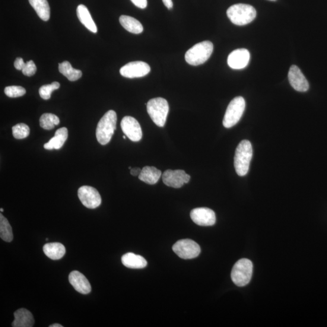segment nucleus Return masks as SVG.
<instances>
[{"mask_svg":"<svg viewBox=\"0 0 327 327\" xmlns=\"http://www.w3.org/2000/svg\"><path fill=\"white\" fill-rule=\"evenodd\" d=\"M117 116L115 111H108L100 120L96 130V137L101 145L110 141L116 129Z\"/></svg>","mask_w":327,"mask_h":327,"instance_id":"1","label":"nucleus"},{"mask_svg":"<svg viewBox=\"0 0 327 327\" xmlns=\"http://www.w3.org/2000/svg\"><path fill=\"white\" fill-rule=\"evenodd\" d=\"M253 156L252 145L248 140L240 142L236 149L234 166L238 175L243 176L248 173Z\"/></svg>","mask_w":327,"mask_h":327,"instance_id":"2","label":"nucleus"},{"mask_svg":"<svg viewBox=\"0 0 327 327\" xmlns=\"http://www.w3.org/2000/svg\"><path fill=\"white\" fill-rule=\"evenodd\" d=\"M227 15L234 24L244 26L255 20L256 11L252 6L240 3L230 6L228 9Z\"/></svg>","mask_w":327,"mask_h":327,"instance_id":"3","label":"nucleus"},{"mask_svg":"<svg viewBox=\"0 0 327 327\" xmlns=\"http://www.w3.org/2000/svg\"><path fill=\"white\" fill-rule=\"evenodd\" d=\"M213 50L214 44L211 41H202L187 50L185 55L186 61L190 65L194 66L204 64L211 57Z\"/></svg>","mask_w":327,"mask_h":327,"instance_id":"4","label":"nucleus"},{"mask_svg":"<svg viewBox=\"0 0 327 327\" xmlns=\"http://www.w3.org/2000/svg\"><path fill=\"white\" fill-rule=\"evenodd\" d=\"M147 110L154 123L160 128H163L166 124L169 106L167 101L163 98H155L148 101Z\"/></svg>","mask_w":327,"mask_h":327,"instance_id":"5","label":"nucleus"},{"mask_svg":"<svg viewBox=\"0 0 327 327\" xmlns=\"http://www.w3.org/2000/svg\"><path fill=\"white\" fill-rule=\"evenodd\" d=\"M253 274V263L250 260L243 258L234 265L231 273V280L238 287L248 284Z\"/></svg>","mask_w":327,"mask_h":327,"instance_id":"6","label":"nucleus"},{"mask_svg":"<svg viewBox=\"0 0 327 327\" xmlns=\"http://www.w3.org/2000/svg\"><path fill=\"white\" fill-rule=\"evenodd\" d=\"M246 108V101L242 97L234 98L227 107L223 120L225 128H231L239 122Z\"/></svg>","mask_w":327,"mask_h":327,"instance_id":"7","label":"nucleus"},{"mask_svg":"<svg viewBox=\"0 0 327 327\" xmlns=\"http://www.w3.org/2000/svg\"><path fill=\"white\" fill-rule=\"evenodd\" d=\"M172 249L180 258L191 259L198 257L201 253L200 246L194 241L189 239L182 240L174 244Z\"/></svg>","mask_w":327,"mask_h":327,"instance_id":"8","label":"nucleus"},{"mask_svg":"<svg viewBox=\"0 0 327 327\" xmlns=\"http://www.w3.org/2000/svg\"><path fill=\"white\" fill-rule=\"evenodd\" d=\"M78 195L82 204L88 209H96L101 204L100 193L94 187L87 186L81 187L78 189Z\"/></svg>","mask_w":327,"mask_h":327,"instance_id":"9","label":"nucleus"},{"mask_svg":"<svg viewBox=\"0 0 327 327\" xmlns=\"http://www.w3.org/2000/svg\"><path fill=\"white\" fill-rule=\"evenodd\" d=\"M151 72V67L143 62H133L128 63L121 68L120 74L128 78L145 77Z\"/></svg>","mask_w":327,"mask_h":327,"instance_id":"10","label":"nucleus"},{"mask_svg":"<svg viewBox=\"0 0 327 327\" xmlns=\"http://www.w3.org/2000/svg\"><path fill=\"white\" fill-rule=\"evenodd\" d=\"M163 182L166 186L179 189L189 182L190 176L183 170H167L163 174Z\"/></svg>","mask_w":327,"mask_h":327,"instance_id":"11","label":"nucleus"},{"mask_svg":"<svg viewBox=\"0 0 327 327\" xmlns=\"http://www.w3.org/2000/svg\"><path fill=\"white\" fill-rule=\"evenodd\" d=\"M121 127L123 133L131 141L138 142L141 140L142 137L141 128L135 118L129 116L124 117L121 122Z\"/></svg>","mask_w":327,"mask_h":327,"instance_id":"12","label":"nucleus"},{"mask_svg":"<svg viewBox=\"0 0 327 327\" xmlns=\"http://www.w3.org/2000/svg\"><path fill=\"white\" fill-rule=\"evenodd\" d=\"M190 217L200 226H212L216 223V215L212 209L206 207L196 208L190 213Z\"/></svg>","mask_w":327,"mask_h":327,"instance_id":"13","label":"nucleus"},{"mask_svg":"<svg viewBox=\"0 0 327 327\" xmlns=\"http://www.w3.org/2000/svg\"><path fill=\"white\" fill-rule=\"evenodd\" d=\"M288 77L289 82L294 90L301 92L309 90V82L297 66L293 65L291 67Z\"/></svg>","mask_w":327,"mask_h":327,"instance_id":"14","label":"nucleus"},{"mask_svg":"<svg viewBox=\"0 0 327 327\" xmlns=\"http://www.w3.org/2000/svg\"><path fill=\"white\" fill-rule=\"evenodd\" d=\"M250 58V54L248 50L239 49L233 50L227 59V63L231 68L233 69H242L248 65Z\"/></svg>","mask_w":327,"mask_h":327,"instance_id":"15","label":"nucleus"},{"mask_svg":"<svg viewBox=\"0 0 327 327\" xmlns=\"http://www.w3.org/2000/svg\"><path fill=\"white\" fill-rule=\"evenodd\" d=\"M70 283L76 291L82 294L91 293V285L85 276L78 271H73L69 276Z\"/></svg>","mask_w":327,"mask_h":327,"instance_id":"16","label":"nucleus"},{"mask_svg":"<svg viewBox=\"0 0 327 327\" xmlns=\"http://www.w3.org/2000/svg\"><path fill=\"white\" fill-rule=\"evenodd\" d=\"M34 323L33 314L27 309H20L14 313V320L12 325L14 327H33Z\"/></svg>","mask_w":327,"mask_h":327,"instance_id":"17","label":"nucleus"},{"mask_svg":"<svg viewBox=\"0 0 327 327\" xmlns=\"http://www.w3.org/2000/svg\"><path fill=\"white\" fill-rule=\"evenodd\" d=\"M68 137V129L66 128L59 129L56 131L55 136L44 145V147L47 150H53V149L58 150L65 144Z\"/></svg>","mask_w":327,"mask_h":327,"instance_id":"18","label":"nucleus"},{"mask_svg":"<svg viewBox=\"0 0 327 327\" xmlns=\"http://www.w3.org/2000/svg\"><path fill=\"white\" fill-rule=\"evenodd\" d=\"M77 14L79 20L84 26L93 33H97V27L96 24L92 18L90 12L88 11L86 6L80 5L78 6Z\"/></svg>","mask_w":327,"mask_h":327,"instance_id":"19","label":"nucleus"},{"mask_svg":"<svg viewBox=\"0 0 327 327\" xmlns=\"http://www.w3.org/2000/svg\"><path fill=\"white\" fill-rule=\"evenodd\" d=\"M122 261L124 265L130 269H143L147 265V262L143 257L133 253H128L123 255Z\"/></svg>","mask_w":327,"mask_h":327,"instance_id":"20","label":"nucleus"},{"mask_svg":"<svg viewBox=\"0 0 327 327\" xmlns=\"http://www.w3.org/2000/svg\"><path fill=\"white\" fill-rule=\"evenodd\" d=\"M43 252L49 258L58 260L65 256L66 248L61 243H47L43 246Z\"/></svg>","mask_w":327,"mask_h":327,"instance_id":"21","label":"nucleus"},{"mask_svg":"<svg viewBox=\"0 0 327 327\" xmlns=\"http://www.w3.org/2000/svg\"><path fill=\"white\" fill-rule=\"evenodd\" d=\"M162 175L161 171L155 167L145 166L138 176L139 179L146 184L154 185L157 184Z\"/></svg>","mask_w":327,"mask_h":327,"instance_id":"22","label":"nucleus"},{"mask_svg":"<svg viewBox=\"0 0 327 327\" xmlns=\"http://www.w3.org/2000/svg\"><path fill=\"white\" fill-rule=\"evenodd\" d=\"M120 24L129 33L139 34L144 30L142 24L136 19L130 16L122 15L120 17Z\"/></svg>","mask_w":327,"mask_h":327,"instance_id":"23","label":"nucleus"},{"mask_svg":"<svg viewBox=\"0 0 327 327\" xmlns=\"http://www.w3.org/2000/svg\"><path fill=\"white\" fill-rule=\"evenodd\" d=\"M28 2L41 20L44 21L49 20L50 9L47 0H28Z\"/></svg>","mask_w":327,"mask_h":327,"instance_id":"24","label":"nucleus"},{"mask_svg":"<svg viewBox=\"0 0 327 327\" xmlns=\"http://www.w3.org/2000/svg\"><path fill=\"white\" fill-rule=\"evenodd\" d=\"M59 71L71 81H77L82 77L80 70L73 68L71 63L68 61L60 63Z\"/></svg>","mask_w":327,"mask_h":327,"instance_id":"25","label":"nucleus"},{"mask_svg":"<svg viewBox=\"0 0 327 327\" xmlns=\"http://www.w3.org/2000/svg\"><path fill=\"white\" fill-rule=\"evenodd\" d=\"M0 237L8 243L11 242L14 238L11 225L2 214H0Z\"/></svg>","mask_w":327,"mask_h":327,"instance_id":"26","label":"nucleus"},{"mask_svg":"<svg viewBox=\"0 0 327 327\" xmlns=\"http://www.w3.org/2000/svg\"><path fill=\"white\" fill-rule=\"evenodd\" d=\"M40 126L45 130H51L60 124L58 116L52 113H44L40 119Z\"/></svg>","mask_w":327,"mask_h":327,"instance_id":"27","label":"nucleus"},{"mask_svg":"<svg viewBox=\"0 0 327 327\" xmlns=\"http://www.w3.org/2000/svg\"><path fill=\"white\" fill-rule=\"evenodd\" d=\"M30 129L24 123L18 124L12 128V134L16 139H21L27 137L29 135Z\"/></svg>","mask_w":327,"mask_h":327,"instance_id":"28","label":"nucleus"},{"mask_svg":"<svg viewBox=\"0 0 327 327\" xmlns=\"http://www.w3.org/2000/svg\"><path fill=\"white\" fill-rule=\"evenodd\" d=\"M60 84L58 82H53L52 84L44 85L39 90L40 97L43 100H47L51 97V95L54 91L58 90Z\"/></svg>","mask_w":327,"mask_h":327,"instance_id":"29","label":"nucleus"},{"mask_svg":"<svg viewBox=\"0 0 327 327\" xmlns=\"http://www.w3.org/2000/svg\"><path fill=\"white\" fill-rule=\"evenodd\" d=\"M5 93L9 97L17 98L23 96L26 94V91L23 87L12 85V86H8L5 88Z\"/></svg>","mask_w":327,"mask_h":327,"instance_id":"30","label":"nucleus"},{"mask_svg":"<svg viewBox=\"0 0 327 327\" xmlns=\"http://www.w3.org/2000/svg\"><path fill=\"white\" fill-rule=\"evenodd\" d=\"M37 66L33 60L26 63L24 68L22 70V72L24 75L31 77L36 74L37 72Z\"/></svg>","mask_w":327,"mask_h":327,"instance_id":"31","label":"nucleus"},{"mask_svg":"<svg viewBox=\"0 0 327 327\" xmlns=\"http://www.w3.org/2000/svg\"><path fill=\"white\" fill-rule=\"evenodd\" d=\"M133 4L140 9H145L147 6V0H131Z\"/></svg>","mask_w":327,"mask_h":327,"instance_id":"32","label":"nucleus"},{"mask_svg":"<svg viewBox=\"0 0 327 327\" xmlns=\"http://www.w3.org/2000/svg\"><path fill=\"white\" fill-rule=\"evenodd\" d=\"M25 65H26V63H24L23 59L22 58H17L14 62L15 68L18 71H22Z\"/></svg>","mask_w":327,"mask_h":327,"instance_id":"33","label":"nucleus"},{"mask_svg":"<svg viewBox=\"0 0 327 327\" xmlns=\"http://www.w3.org/2000/svg\"><path fill=\"white\" fill-rule=\"evenodd\" d=\"M141 170L142 169L140 168H133V169H131V173L133 176H137L141 173Z\"/></svg>","mask_w":327,"mask_h":327,"instance_id":"34","label":"nucleus"},{"mask_svg":"<svg viewBox=\"0 0 327 327\" xmlns=\"http://www.w3.org/2000/svg\"><path fill=\"white\" fill-rule=\"evenodd\" d=\"M165 6L168 9H171L173 8V3L172 0H162Z\"/></svg>","mask_w":327,"mask_h":327,"instance_id":"35","label":"nucleus"},{"mask_svg":"<svg viewBox=\"0 0 327 327\" xmlns=\"http://www.w3.org/2000/svg\"><path fill=\"white\" fill-rule=\"evenodd\" d=\"M63 326L58 323H54V324L50 325L49 327H63Z\"/></svg>","mask_w":327,"mask_h":327,"instance_id":"36","label":"nucleus"},{"mask_svg":"<svg viewBox=\"0 0 327 327\" xmlns=\"http://www.w3.org/2000/svg\"><path fill=\"white\" fill-rule=\"evenodd\" d=\"M123 138L124 139H126V135H124V136H123Z\"/></svg>","mask_w":327,"mask_h":327,"instance_id":"37","label":"nucleus"},{"mask_svg":"<svg viewBox=\"0 0 327 327\" xmlns=\"http://www.w3.org/2000/svg\"><path fill=\"white\" fill-rule=\"evenodd\" d=\"M0 211H1V212H3V211H4V210H3V209H0Z\"/></svg>","mask_w":327,"mask_h":327,"instance_id":"38","label":"nucleus"},{"mask_svg":"<svg viewBox=\"0 0 327 327\" xmlns=\"http://www.w3.org/2000/svg\"><path fill=\"white\" fill-rule=\"evenodd\" d=\"M271 1H275V0H271Z\"/></svg>","mask_w":327,"mask_h":327,"instance_id":"39","label":"nucleus"}]
</instances>
